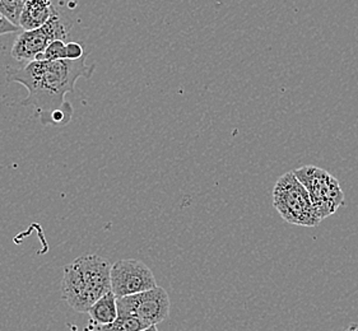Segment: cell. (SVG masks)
Masks as SVG:
<instances>
[{
    "label": "cell",
    "mask_w": 358,
    "mask_h": 331,
    "mask_svg": "<svg viewBox=\"0 0 358 331\" xmlns=\"http://www.w3.org/2000/svg\"><path fill=\"white\" fill-rule=\"evenodd\" d=\"M91 318V326H100L114 323L116 317L119 316L117 310V297L113 290L102 295L99 301L94 303V306L88 311Z\"/></svg>",
    "instance_id": "9c48e42d"
},
{
    "label": "cell",
    "mask_w": 358,
    "mask_h": 331,
    "mask_svg": "<svg viewBox=\"0 0 358 331\" xmlns=\"http://www.w3.org/2000/svg\"><path fill=\"white\" fill-rule=\"evenodd\" d=\"M345 331H358V325L357 324H351L347 329H345Z\"/></svg>",
    "instance_id": "9a60e30c"
},
{
    "label": "cell",
    "mask_w": 358,
    "mask_h": 331,
    "mask_svg": "<svg viewBox=\"0 0 358 331\" xmlns=\"http://www.w3.org/2000/svg\"><path fill=\"white\" fill-rule=\"evenodd\" d=\"M57 13L51 0H27L23 8L20 27L24 31L38 29Z\"/></svg>",
    "instance_id": "ba28073f"
},
{
    "label": "cell",
    "mask_w": 358,
    "mask_h": 331,
    "mask_svg": "<svg viewBox=\"0 0 358 331\" xmlns=\"http://www.w3.org/2000/svg\"><path fill=\"white\" fill-rule=\"evenodd\" d=\"M297 179L306 187L319 218L333 216L344 204V193L339 181L327 170L316 166H303L294 170Z\"/></svg>",
    "instance_id": "277c9868"
},
{
    "label": "cell",
    "mask_w": 358,
    "mask_h": 331,
    "mask_svg": "<svg viewBox=\"0 0 358 331\" xmlns=\"http://www.w3.org/2000/svg\"><path fill=\"white\" fill-rule=\"evenodd\" d=\"M111 263L99 255H82L64 267L63 300L79 314H88L111 290Z\"/></svg>",
    "instance_id": "7a4b0ae2"
},
{
    "label": "cell",
    "mask_w": 358,
    "mask_h": 331,
    "mask_svg": "<svg viewBox=\"0 0 358 331\" xmlns=\"http://www.w3.org/2000/svg\"><path fill=\"white\" fill-rule=\"evenodd\" d=\"M157 287L151 269L143 261L124 259L111 267V290L117 298L136 295Z\"/></svg>",
    "instance_id": "52a82bcc"
},
{
    "label": "cell",
    "mask_w": 358,
    "mask_h": 331,
    "mask_svg": "<svg viewBox=\"0 0 358 331\" xmlns=\"http://www.w3.org/2000/svg\"><path fill=\"white\" fill-rule=\"evenodd\" d=\"M273 205L287 223L300 227H317V216L306 187L294 171L283 173L273 189Z\"/></svg>",
    "instance_id": "3957f363"
},
{
    "label": "cell",
    "mask_w": 358,
    "mask_h": 331,
    "mask_svg": "<svg viewBox=\"0 0 358 331\" xmlns=\"http://www.w3.org/2000/svg\"><path fill=\"white\" fill-rule=\"evenodd\" d=\"M170 297L162 287L144 290L136 295L117 298L120 315H130L142 318L150 325H157L170 315Z\"/></svg>",
    "instance_id": "8992f818"
},
{
    "label": "cell",
    "mask_w": 358,
    "mask_h": 331,
    "mask_svg": "<svg viewBox=\"0 0 358 331\" xmlns=\"http://www.w3.org/2000/svg\"><path fill=\"white\" fill-rule=\"evenodd\" d=\"M150 326L151 325L143 321L142 318L119 314V316L116 317L114 323L94 326V329L96 331H141Z\"/></svg>",
    "instance_id": "30bf717a"
},
{
    "label": "cell",
    "mask_w": 358,
    "mask_h": 331,
    "mask_svg": "<svg viewBox=\"0 0 358 331\" xmlns=\"http://www.w3.org/2000/svg\"><path fill=\"white\" fill-rule=\"evenodd\" d=\"M22 29L20 26H17L15 23L8 21L6 17L0 15V36L3 35H9V34H15V32H21Z\"/></svg>",
    "instance_id": "5bb4252c"
},
{
    "label": "cell",
    "mask_w": 358,
    "mask_h": 331,
    "mask_svg": "<svg viewBox=\"0 0 358 331\" xmlns=\"http://www.w3.org/2000/svg\"><path fill=\"white\" fill-rule=\"evenodd\" d=\"M27 0H0V15L6 17L8 21L20 26L23 8Z\"/></svg>",
    "instance_id": "8fae6325"
},
{
    "label": "cell",
    "mask_w": 358,
    "mask_h": 331,
    "mask_svg": "<svg viewBox=\"0 0 358 331\" xmlns=\"http://www.w3.org/2000/svg\"><path fill=\"white\" fill-rule=\"evenodd\" d=\"M141 331H158L157 326L156 325H151L150 328H147V329H144V330Z\"/></svg>",
    "instance_id": "2e32d148"
},
{
    "label": "cell",
    "mask_w": 358,
    "mask_h": 331,
    "mask_svg": "<svg viewBox=\"0 0 358 331\" xmlns=\"http://www.w3.org/2000/svg\"><path fill=\"white\" fill-rule=\"evenodd\" d=\"M68 35L69 26L65 24V22L57 12L41 27L29 31L22 29L18 36L15 37L10 54L15 60L21 63L34 61L38 55H41L43 51L46 50V47L52 41H65L68 38Z\"/></svg>",
    "instance_id": "5b68a950"
},
{
    "label": "cell",
    "mask_w": 358,
    "mask_h": 331,
    "mask_svg": "<svg viewBox=\"0 0 358 331\" xmlns=\"http://www.w3.org/2000/svg\"><path fill=\"white\" fill-rule=\"evenodd\" d=\"M36 60H68L66 59V43L63 40H55L46 47L41 55L37 57Z\"/></svg>",
    "instance_id": "7c38bea8"
},
{
    "label": "cell",
    "mask_w": 358,
    "mask_h": 331,
    "mask_svg": "<svg viewBox=\"0 0 358 331\" xmlns=\"http://www.w3.org/2000/svg\"><path fill=\"white\" fill-rule=\"evenodd\" d=\"M86 54H85V49L83 46L78 43H66V59L68 60H78V59L83 58Z\"/></svg>",
    "instance_id": "4fadbf2b"
},
{
    "label": "cell",
    "mask_w": 358,
    "mask_h": 331,
    "mask_svg": "<svg viewBox=\"0 0 358 331\" xmlns=\"http://www.w3.org/2000/svg\"><path fill=\"white\" fill-rule=\"evenodd\" d=\"M87 54L78 60H34L20 66L8 68L6 80L27 89L22 106L36 108L43 126L60 128L71 123L73 106L65 94H73L79 78L90 80L94 65H87Z\"/></svg>",
    "instance_id": "6da1fadb"
}]
</instances>
